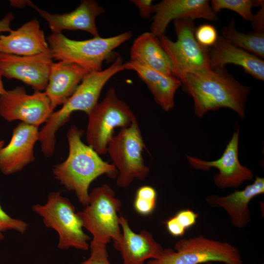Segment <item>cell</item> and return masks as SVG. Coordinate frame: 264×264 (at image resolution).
<instances>
[{"label":"cell","mask_w":264,"mask_h":264,"mask_svg":"<svg viewBox=\"0 0 264 264\" xmlns=\"http://www.w3.org/2000/svg\"><path fill=\"white\" fill-rule=\"evenodd\" d=\"M88 115L87 144L99 155L107 153L108 143L114 135L115 128L128 127L137 120L130 107L117 97L112 87Z\"/></svg>","instance_id":"ba28073f"},{"label":"cell","mask_w":264,"mask_h":264,"mask_svg":"<svg viewBox=\"0 0 264 264\" xmlns=\"http://www.w3.org/2000/svg\"><path fill=\"white\" fill-rule=\"evenodd\" d=\"M83 134L84 131L75 126L68 130L67 157L54 166L53 175L67 190L75 193L81 204L86 206L91 182L103 175L114 178L118 172L113 164L104 161L91 147L82 141Z\"/></svg>","instance_id":"7a4b0ae2"},{"label":"cell","mask_w":264,"mask_h":264,"mask_svg":"<svg viewBox=\"0 0 264 264\" xmlns=\"http://www.w3.org/2000/svg\"><path fill=\"white\" fill-rule=\"evenodd\" d=\"M209 64L211 68H223L226 65L234 64L241 66L254 78L264 80V60L232 45L221 36L218 37L210 48Z\"/></svg>","instance_id":"44dd1931"},{"label":"cell","mask_w":264,"mask_h":264,"mask_svg":"<svg viewBox=\"0 0 264 264\" xmlns=\"http://www.w3.org/2000/svg\"><path fill=\"white\" fill-rule=\"evenodd\" d=\"M119 221L122 234L114 247L121 253L123 264H143L148 259L160 258L163 249L149 232H134L123 216H120Z\"/></svg>","instance_id":"e0dca14e"},{"label":"cell","mask_w":264,"mask_h":264,"mask_svg":"<svg viewBox=\"0 0 264 264\" xmlns=\"http://www.w3.org/2000/svg\"><path fill=\"white\" fill-rule=\"evenodd\" d=\"M123 64V58L119 56L108 68L88 73L62 108L52 112L39 132V141L45 156L50 157L54 153L56 134L68 122L71 114L82 111L88 115L98 103L101 91L107 82L113 75L124 70Z\"/></svg>","instance_id":"3957f363"},{"label":"cell","mask_w":264,"mask_h":264,"mask_svg":"<svg viewBox=\"0 0 264 264\" xmlns=\"http://www.w3.org/2000/svg\"><path fill=\"white\" fill-rule=\"evenodd\" d=\"M53 63L50 50L30 56L0 52V70L2 76L20 80L31 86L35 91L45 90Z\"/></svg>","instance_id":"4fadbf2b"},{"label":"cell","mask_w":264,"mask_h":264,"mask_svg":"<svg viewBox=\"0 0 264 264\" xmlns=\"http://www.w3.org/2000/svg\"><path fill=\"white\" fill-rule=\"evenodd\" d=\"M239 128L235 130L221 156L215 160L206 161L186 155L187 160L195 169L208 171L216 168L219 173L213 178L215 185L220 189L239 187L246 181L251 180L254 174L251 169L241 164L239 159Z\"/></svg>","instance_id":"7c38bea8"},{"label":"cell","mask_w":264,"mask_h":264,"mask_svg":"<svg viewBox=\"0 0 264 264\" xmlns=\"http://www.w3.org/2000/svg\"><path fill=\"white\" fill-rule=\"evenodd\" d=\"M222 37L232 45L255 56L264 58V33L250 32L247 34L238 31L232 17L227 26L222 29Z\"/></svg>","instance_id":"cb8c5ba5"},{"label":"cell","mask_w":264,"mask_h":264,"mask_svg":"<svg viewBox=\"0 0 264 264\" xmlns=\"http://www.w3.org/2000/svg\"><path fill=\"white\" fill-rule=\"evenodd\" d=\"M89 72L71 63H53L44 92L52 110L63 105L75 92L84 77Z\"/></svg>","instance_id":"ffe728a7"},{"label":"cell","mask_w":264,"mask_h":264,"mask_svg":"<svg viewBox=\"0 0 264 264\" xmlns=\"http://www.w3.org/2000/svg\"><path fill=\"white\" fill-rule=\"evenodd\" d=\"M14 19L13 13L9 12L5 14L3 19L0 20V35L2 32H10L12 29L10 23Z\"/></svg>","instance_id":"836d02e7"},{"label":"cell","mask_w":264,"mask_h":264,"mask_svg":"<svg viewBox=\"0 0 264 264\" xmlns=\"http://www.w3.org/2000/svg\"><path fill=\"white\" fill-rule=\"evenodd\" d=\"M250 22L254 32L264 33V1L262 3L259 11L253 15Z\"/></svg>","instance_id":"d6a6232c"},{"label":"cell","mask_w":264,"mask_h":264,"mask_svg":"<svg viewBox=\"0 0 264 264\" xmlns=\"http://www.w3.org/2000/svg\"><path fill=\"white\" fill-rule=\"evenodd\" d=\"M173 21L176 40L173 41L165 35L158 39L171 60L174 76L181 82L187 74L210 68V47H204L197 41L194 20L183 18Z\"/></svg>","instance_id":"52a82bcc"},{"label":"cell","mask_w":264,"mask_h":264,"mask_svg":"<svg viewBox=\"0 0 264 264\" xmlns=\"http://www.w3.org/2000/svg\"><path fill=\"white\" fill-rule=\"evenodd\" d=\"M164 223L169 233L175 237H181L185 233V229L180 224L174 216L166 221Z\"/></svg>","instance_id":"1f68e13d"},{"label":"cell","mask_w":264,"mask_h":264,"mask_svg":"<svg viewBox=\"0 0 264 264\" xmlns=\"http://www.w3.org/2000/svg\"><path fill=\"white\" fill-rule=\"evenodd\" d=\"M123 67L136 72L163 110L169 112L174 108L175 94L182 85L179 79L131 60L124 63Z\"/></svg>","instance_id":"7402d4cb"},{"label":"cell","mask_w":264,"mask_h":264,"mask_svg":"<svg viewBox=\"0 0 264 264\" xmlns=\"http://www.w3.org/2000/svg\"><path fill=\"white\" fill-rule=\"evenodd\" d=\"M218 262L243 264L238 247L231 244L205 237L202 235L176 242L174 249H163L159 258L147 264H199Z\"/></svg>","instance_id":"9c48e42d"},{"label":"cell","mask_w":264,"mask_h":264,"mask_svg":"<svg viewBox=\"0 0 264 264\" xmlns=\"http://www.w3.org/2000/svg\"><path fill=\"white\" fill-rule=\"evenodd\" d=\"M28 224L24 220L14 218L7 214L0 205V242L4 239L3 233L7 231H15L23 234Z\"/></svg>","instance_id":"4316f807"},{"label":"cell","mask_w":264,"mask_h":264,"mask_svg":"<svg viewBox=\"0 0 264 264\" xmlns=\"http://www.w3.org/2000/svg\"><path fill=\"white\" fill-rule=\"evenodd\" d=\"M4 141L3 140L0 139V153L2 148L4 147Z\"/></svg>","instance_id":"8d00e7d4"},{"label":"cell","mask_w":264,"mask_h":264,"mask_svg":"<svg viewBox=\"0 0 264 264\" xmlns=\"http://www.w3.org/2000/svg\"><path fill=\"white\" fill-rule=\"evenodd\" d=\"M54 111L44 92L27 93L23 87L0 95V116L5 120H20L36 127L45 123Z\"/></svg>","instance_id":"8fae6325"},{"label":"cell","mask_w":264,"mask_h":264,"mask_svg":"<svg viewBox=\"0 0 264 264\" xmlns=\"http://www.w3.org/2000/svg\"><path fill=\"white\" fill-rule=\"evenodd\" d=\"M27 0H10V4L15 7L22 8L27 5Z\"/></svg>","instance_id":"e575fe53"},{"label":"cell","mask_w":264,"mask_h":264,"mask_svg":"<svg viewBox=\"0 0 264 264\" xmlns=\"http://www.w3.org/2000/svg\"><path fill=\"white\" fill-rule=\"evenodd\" d=\"M133 3L138 9L139 15L143 19L150 18L153 13L154 5L151 0H132Z\"/></svg>","instance_id":"4dcf8cb0"},{"label":"cell","mask_w":264,"mask_h":264,"mask_svg":"<svg viewBox=\"0 0 264 264\" xmlns=\"http://www.w3.org/2000/svg\"><path fill=\"white\" fill-rule=\"evenodd\" d=\"M132 36V31H129L110 37L98 36L78 41L70 39L62 33H51L46 41L53 59L76 64L90 72L102 70L103 62Z\"/></svg>","instance_id":"277c9868"},{"label":"cell","mask_w":264,"mask_h":264,"mask_svg":"<svg viewBox=\"0 0 264 264\" xmlns=\"http://www.w3.org/2000/svg\"><path fill=\"white\" fill-rule=\"evenodd\" d=\"M262 0H212L210 6L213 11L217 14L222 9H227L239 14L243 19L250 22L254 14L252 8L260 7L264 2Z\"/></svg>","instance_id":"d4e9b609"},{"label":"cell","mask_w":264,"mask_h":264,"mask_svg":"<svg viewBox=\"0 0 264 264\" xmlns=\"http://www.w3.org/2000/svg\"><path fill=\"white\" fill-rule=\"evenodd\" d=\"M27 6L34 8L47 22L52 33H60L64 30H83L94 37L99 36L95 19L105 9L95 0H83L74 10L63 14L50 13L30 0H27Z\"/></svg>","instance_id":"9a60e30c"},{"label":"cell","mask_w":264,"mask_h":264,"mask_svg":"<svg viewBox=\"0 0 264 264\" xmlns=\"http://www.w3.org/2000/svg\"><path fill=\"white\" fill-rule=\"evenodd\" d=\"M49 50L44 31L36 19H32L8 35H0V52L19 55H34Z\"/></svg>","instance_id":"d6986e66"},{"label":"cell","mask_w":264,"mask_h":264,"mask_svg":"<svg viewBox=\"0 0 264 264\" xmlns=\"http://www.w3.org/2000/svg\"><path fill=\"white\" fill-rule=\"evenodd\" d=\"M253 183L243 190H235L225 196L208 195L207 203L211 207L221 208L228 214L231 223L238 228H245L251 221L249 203L254 197L264 193V178L255 176Z\"/></svg>","instance_id":"ac0fdd59"},{"label":"cell","mask_w":264,"mask_h":264,"mask_svg":"<svg viewBox=\"0 0 264 264\" xmlns=\"http://www.w3.org/2000/svg\"><path fill=\"white\" fill-rule=\"evenodd\" d=\"M79 264H111L106 246L91 247L90 256Z\"/></svg>","instance_id":"f1b7e54d"},{"label":"cell","mask_w":264,"mask_h":264,"mask_svg":"<svg viewBox=\"0 0 264 264\" xmlns=\"http://www.w3.org/2000/svg\"><path fill=\"white\" fill-rule=\"evenodd\" d=\"M121 205L107 184L94 188L89 193L88 203L77 214L83 228L92 236L90 248L106 246L111 240L114 243L119 241L122 233L118 213Z\"/></svg>","instance_id":"5b68a950"},{"label":"cell","mask_w":264,"mask_h":264,"mask_svg":"<svg viewBox=\"0 0 264 264\" xmlns=\"http://www.w3.org/2000/svg\"><path fill=\"white\" fill-rule=\"evenodd\" d=\"M2 75L0 70V95L3 94L6 91L3 85V83L2 81Z\"/></svg>","instance_id":"d590c367"},{"label":"cell","mask_w":264,"mask_h":264,"mask_svg":"<svg viewBox=\"0 0 264 264\" xmlns=\"http://www.w3.org/2000/svg\"><path fill=\"white\" fill-rule=\"evenodd\" d=\"M153 13L150 32L157 38L164 35L169 23L176 19L219 20L208 0H163L154 5Z\"/></svg>","instance_id":"5bb4252c"},{"label":"cell","mask_w":264,"mask_h":264,"mask_svg":"<svg viewBox=\"0 0 264 264\" xmlns=\"http://www.w3.org/2000/svg\"><path fill=\"white\" fill-rule=\"evenodd\" d=\"M195 36L198 43L206 47H212L218 37L216 28L210 24H203L196 28Z\"/></svg>","instance_id":"83f0119b"},{"label":"cell","mask_w":264,"mask_h":264,"mask_svg":"<svg viewBox=\"0 0 264 264\" xmlns=\"http://www.w3.org/2000/svg\"><path fill=\"white\" fill-rule=\"evenodd\" d=\"M145 148L137 120L120 129L111 138L107 153L117 171L116 184L118 187L127 188L134 179L143 180L148 176L150 168L145 165L142 154Z\"/></svg>","instance_id":"30bf717a"},{"label":"cell","mask_w":264,"mask_h":264,"mask_svg":"<svg viewBox=\"0 0 264 264\" xmlns=\"http://www.w3.org/2000/svg\"><path fill=\"white\" fill-rule=\"evenodd\" d=\"M32 210L42 218L46 227L57 232L59 249L74 248L84 251L88 249L90 238L84 232L74 206L60 192L49 193L44 204H34Z\"/></svg>","instance_id":"8992f818"},{"label":"cell","mask_w":264,"mask_h":264,"mask_svg":"<svg viewBox=\"0 0 264 264\" xmlns=\"http://www.w3.org/2000/svg\"><path fill=\"white\" fill-rule=\"evenodd\" d=\"M175 216L180 224L186 230L196 224L198 214L187 209L179 211Z\"/></svg>","instance_id":"f546056e"},{"label":"cell","mask_w":264,"mask_h":264,"mask_svg":"<svg viewBox=\"0 0 264 264\" xmlns=\"http://www.w3.org/2000/svg\"><path fill=\"white\" fill-rule=\"evenodd\" d=\"M181 82L183 90L193 99L196 117L202 118L209 111L228 108L242 119L245 118L252 88L240 83L225 67L188 74Z\"/></svg>","instance_id":"6da1fadb"},{"label":"cell","mask_w":264,"mask_h":264,"mask_svg":"<svg viewBox=\"0 0 264 264\" xmlns=\"http://www.w3.org/2000/svg\"><path fill=\"white\" fill-rule=\"evenodd\" d=\"M130 59L132 61L174 76L170 59L158 38L151 32L143 33L135 39L130 49Z\"/></svg>","instance_id":"603a6c76"},{"label":"cell","mask_w":264,"mask_h":264,"mask_svg":"<svg viewBox=\"0 0 264 264\" xmlns=\"http://www.w3.org/2000/svg\"><path fill=\"white\" fill-rule=\"evenodd\" d=\"M157 192L155 189L149 185H143L137 190L133 206L139 214L150 215L154 211L156 203Z\"/></svg>","instance_id":"484cf974"},{"label":"cell","mask_w":264,"mask_h":264,"mask_svg":"<svg viewBox=\"0 0 264 264\" xmlns=\"http://www.w3.org/2000/svg\"><path fill=\"white\" fill-rule=\"evenodd\" d=\"M39 132L38 127L23 122L14 128L10 142L0 153V171L3 175L19 172L34 161Z\"/></svg>","instance_id":"2e32d148"},{"label":"cell","mask_w":264,"mask_h":264,"mask_svg":"<svg viewBox=\"0 0 264 264\" xmlns=\"http://www.w3.org/2000/svg\"><path fill=\"white\" fill-rule=\"evenodd\" d=\"M203 264H212V262H208V263H204Z\"/></svg>","instance_id":"74e56055"}]
</instances>
